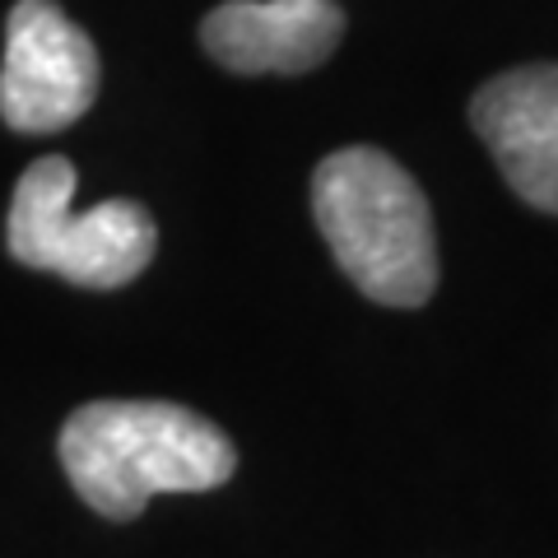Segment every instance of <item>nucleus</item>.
Returning <instances> with one entry per match:
<instances>
[{
  "label": "nucleus",
  "mask_w": 558,
  "mask_h": 558,
  "mask_svg": "<svg viewBox=\"0 0 558 558\" xmlns=\"http://www.w3.org/2000/svg\"><path fill=\"white\" fill-rule=\"evenodd\" d=\"M61 465L94 512L131 521L154 494H205L233 480L238 451L223 428L172 400H94L65 418Z\"/></svg>",
  "instance_id": "1"
},
{
  "label": "nucleus",
  "mask_w": 558,
  "mask_h": 558,
  "mask_svg": "<svg viewBox=\"0 0 558 558\" xmlns=\"http://www.w3.org/2000/svg\"><path fill=\"white\" fill-rule=\"evenodd\" d=\"M312 215L363 299L418 307L438 289V247L424 191L391 154L349 145L312 172Z\"/></svg>",
  "instance_id": "2"
},
{
  "label": "nucleus",
  "mask_w": 558,
  "mask_h": 558,
  "mask_svg": "<svg viewBox=\"0 0 558 558\" xmlns=\"http://www.w3.org/2000/svg\"><path fill=\"white\" fill-rule=\"evenodd\" d=\"M75 163L61 154L28 163L14 186L5 247L28 270H51L80 289H121L154 260L159 229L140 201H98L75 215Z\"/></svg>",
  "instance_id": "3"
},
{
  "label": "nucleus",
  "mask_w": 558,
  "mask_h": 558,
  "mask_svg": "<svg viewBox=\"0 0 558 558\" xmlns=\"http://www.w3.org/2000/svg\"><path fill=\"white\" fill-rule=\"evenodd\" d=\"M98 98V51L57 0H14L0 61V121L24 135L65 131Z\"/></svg>",
  "instance_id": "4"
},
{
  "label": "nucleus",
  "mask_w": 558,
  "mask_h": 558,
  "mask_svg": "<svg viewBox=\"0 0 558 558\" xmlns=\"http://www.w3.org/2000/svg\"><path fill=\"white\" fill-rule=\"evenodd\" d=\"M470 126L521 201L558 215V65H517L470 102Z\"/></svg>",
  "instance_id": "5"
},
{
  "label": "nucleus",
  "mask_w": 558,
  "mask_h": 558,
  "mask_svg": "<svg viewBox=\"0 0 558 558\" xmlns=\"http://www.w3.org/2000/svg\"><path fill=\"white\" fill-rule=\"evenodd\" d=\"M344 38L336 0H223L205 14L201 43L233 75H303Z\"/></svg>",
  "instance_id": "6"
}]
</instances>
